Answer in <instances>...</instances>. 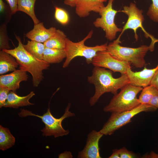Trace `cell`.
I'll return each mask as SVG.
<instances>
[{
    "label": "cell",
    "mask_w": 158,
    "mask_h": 158,
    "mask_svg": "<svg viewBox=\"0 0 158 158\" xmlns=\"http://www.w3.org/2000/svg\"><path fill=\"white\" fill-rule=\"evenodd\" d=\"M87 80L89 83L94 85L95 89L94 95L89 101L91 106L94 105L104 93L110 92L115 95L117 93L118 90L130 83L126 74L115 78L111 71L98 66L93 68L92 75L87 77Z\"/></svg>",
    "instance_id": "6da1fadb"
},
{
    "label": "cell",
    "mask_w": 158,
    "mask_h": 158,
    "mask_svg": "<svg viewBox=\"0 0 158 158\" xmlns=\"http://www.w3.org/2000/svg\"><path fill=\"white\" fill-rule=\"evenodd\" d=\"M18 42L17 47L13 49L3 50L13 56L19 64V68L29 73L32 77L34 87H37L44 78L43 71L48 69L50 64L38 59L24 48L20 38L15 35Z\"/></svg>",
    "instance_id": "7a4b0ae2"
},
{
    "label": "cell",
    "mask_w": 158,
    "mask_h": 158,
    "mask_svg": "<svg viewBox=\"0 0 158 158\" xmlns=\"http://www.w3.org/2000/svg\"><path fill=\"white\" fill-rule=\"evenodd\" d=\"M71 103H68L66 107L63 115L59 118L54 117L51 114L49 107L47 111L42 116L32 113L28 110L21 109L18 115L20 117L32 116L40 118L45 125V127L41 130L43 136H54L55 138L68 135L69 130L64 129L62 125L63 121L65 118L75 116V113L69 111Z\"/></svg>",
    "instance_id": "3957f363"
},
{
    "label": "cell",
    "mask_w": 158,
    "mask_h": 158,
    "mask_svg": "<svg viewBox=\"0 0 158 158\" xmlns=\"http://www.w3.org/2000/svg\"><path fill=\"white\" fill-rule=\"evenodd\" d=\"M142 87L128 84L114 95L109 103L103 108L106 112L120 113L131 110L140 104L137 98Z\"/></svg>",
    "instance_id": "277c9868"
},
{
    "label": "cell",
    "mask_w": 158,
    "mask_h": 158,
    "mask_svg": "<svg viewBox=\"0 0 158 158\" xmlns=\"http://www.w3.org/2000/svg\"><path fill=\"white\" fill-rule=\"evenodd\" d=\"M93 33V31L91 30L83 40L77 42H73L66 38L65 48L66 57L63 65V68L67 67L71 61L75 57L78 56L85 57L87 64L92 63L93 58L98 52L107 50V43L94 47H88L85 45V42L92 37Z\"/></svg>",
    "instance_id": "5b68a950"
},
{
    "label": "cell",
    "mask_w": 158,
    "mask_h": 158,
    "mask_svg": "<svg viewBox=\"0 0 158 158\" xmlns=\"http://www.w3.org/2000/svg\"><path fill=\"white\" fill-rule=\"evenodd\" d=\"M120 43V40L117 39L107 45V50L118 59L129 62L136 68L145 66V57L149 50V46L142 45L137 48H130L121 46Z\"/></svg>",
    "instance_id": "8992f818"
},
{
    "label": "cell",
    "mask_w": 158,
    "mask_h": 158,
    "mask_svg": "<svg viewBox=\"0 0 158 158\" xmlns=\"http://www.w3.org/2000/svg\"><path fill=\"white\" fill-rule=\"evenodd\" d=\"M157 108L150 104H140L135 108L120 113H112L99 131L104 135H111L116 130L131 122V119L143 112H153Z\"/></svg>",
    "instance_id": "52a82bcc"
},
{
    "label": "cell",
    "mask_w": 158,
    "mask_h": 158,
    "mask_svg": "<svg viewBox=\"0 0 158 158\" xmlns=\"http://www.w3.org/2000/svg\"><path fill=\"white\" fill-rule=\"evenodd\" d=\"M121 11L127 15L128 18L117 39L120 40L121 36L125 30L131 29L134 31L135 38L137 41L138 36L136 33L137 30L139 28H140L144 33L145 37L146 38L150 37L151 39V42L149 46V50L153 51L154 50L155 44L158 42V39L155 38L153 36L148 33L143 28L142 24L144 19L142 15V10L138 9L135 4L131 3L129 6H124L123 10Z\"/></svg>",
    "instance_id": "ba28073f"
},
{
    "label": "cell",
    "mask_w": 158,
    "mask_h": 158,
    "mask_svg": "<svg viewBox=\"0 0 158 158\" xmlns=\"http://www.w3.org/2000/svg\"><path fill=\"white\" fill-rule=\"evenodd\" d=\"M114 0H109L107 5L101 8L99 13L101 17L97 18L93 23L95 27L104 30L105 37L110 40L114 39L117 33L121 32L122 30V28H118L115 23V16L118 11L113 8Z\"/></svg>",
    "instance_id": "9c48e42d"
},
{
    "label": "cell",
    "mask_w": 158,
    "mask_h": 158,
    "mask_svg": "<svg viewBox=\"0 0 158 158\" xmlns=\"http://www.w3.org/2000/svg\"><path fill=\"white\" fill-rule=\"evenodd\" d=\"M92 63L94 66L107 68L114 72L121 74H126L131 63L120 60L112 55L107 50L98 52L93 58Z\"/></svg>",
    "instance_id": "30bf717a"
},
{
    "label": "cell",
    "mask_w": 158,
    "mask_h": 158,
    "mask_svg": "<svg viewBox=\"0 0 158 158\" xmlns=\"http://www.w3.org/2000/svg\"><path fill=\"white\" fill-rule=\"evenodd\" d=\"M104 135L100 131L93 130L87 136L86 144L83 150L78 152V158H100L99 141Z\"/></svg>",
    "instance_id": "8fae6325"
},
{
    "label": "cell",
    "mask_w": 158,
    "mask_h": 158,
    "mask_svg": "<svg viewBox=\"0 0 158 158\" xmlns=\"http://www.w3.org/2000/svg\"><path fill=\"white\" fill-rule=\"evenodd\" d=\"M158 68V65L152 69H147L145 66L141 71L134 72L130 67L127 69L126 74L130 84L134 86L144 87L150 85L152 79Z\"/></svg>",
    "instance_id": "7c38bea8"
},
{
    "label": "cell",
    "mask_w": 158,
    "mask_h": 158,
    "mask_svg": "<svg viewBox=\"0 0 158 158\" xmlns=\"http://www.w3.org/2000/svg\"><path fill=\"white\" fill-rule=\"evenodd\" d=\"M28 78L27 72L20 69L11 73L0 76V87H6L10 91L16 92L20 87V83L28 80Z\"/></svg>",
    "instance_id": "4fadbf2b"
},
{
    "label": "cell",
    "mask_w": 158,
    "mask_h": 158,
    "mask_svg": "<svg viewBox=\"0 0 158 158\" xmlns=\"http://www.w3.org/2000/svg\"><path fill=\"white\" fill-rule=\"evenodd\" d=\"M107 0H77L75 12L80 18H85L93 11L99 13L101 8L104 6V2Z\"/></svg>",
    "instance_id": "5bb4252c"
},
{
    "label": "cell",
    "mask_w": 158,
    "mask_h": 158,
    "mask_svg": "<svg viewBox=\"0 0 158 158\" xmlns=\"http://www.w3.org/2000/svg\"><path fill=\"white\" fill-rule=\"evenodd\" d=\"M57 29L54 27L47 29L43 22L34 25L33 28L25 34L31 40L44 43L56 33Z\"/></svg>",
    "instance_id": "9a60e30c"
},
{
    "label": "cell",
    "mask_w": 158,
    "mask_h": 158,
    "mask_svg": "<svg viewBox=\"0 0 158 158\" xmlns=\"http://www.w3.org/2000/svg\"><path fill=\"white\" fill-rule=\"evenodd\" d=\"M35 95L34 92L32 91L27 95L21 97L18 95L16 92L11 91L4 107L17 109L19 107L34 105L29 102V100Z\"/></svg>",
    "instance_id": "2e32d148"
},
{
    "label": "cell",
    "mask_w": 158,
    "mask_h": 158,
    "mask_svg": "<svg viewBox=\"0 0 158 158\" xmlns=\"http://www.w3.org/2000/svg\"><path fill=\"white\" fill-rule=\"evenodd\" d=\"M19 66V64L13 56L3 50L0 51L1 75L16 70Z\"/></svg>",
    "instance_id": "e0dca14e"
},
{
    "label": "cell",
    "mask_w": 158,
    "mask_h": 158,
    "mask_svg": "<svg viewBox=\"0 0 158 158\" xmlns=\"http://www.w3.org/2000/svg\"><path fill=\"white\" fill-rule=\"evenodd\" d=\"M66 57L64 49H56L45 47L43 60L50 64L59 63Z\"/></svg>",
    "instance_id": "ac0fdd59"
},
{
    "label": "cell",
    "mask_w": 158,
    "mask_h": 158,
    "mask_svg": "<svg viewBox=\"0 0 158 158\" xmlns=\"http://www.w3.org/2000/svg\"><path fill=\"white\" fill-rule=\"evenodd\" d=\"M66 36L64 32L57 29L55 34L44 44L45 47L56 49H64Z\"/></svg>",
    "instance_id": "d6986e66"
},
{
    "label": "cell",
    "mask_w": 158,
    "mask_h": 158,
    "mask_svg": "<svg viewBox=\"0 0 158 158\" xmlns=\"http://www.w3.org/2000/svg\"><path fill=\"white\" fill-rule=\"evenodd\" d=\"M36 0H17L18 11L25 13L32 20L34 25L40 22L35 12V5Z\"/></svg>",
    "instance_id": "ffe728a7"
},
{
    "label": "cell",
    "mask_w": 158,
    "mask_h": 158,
    "mask_svg": "<svg viewBox=\"0 0 158 158\" xmlns=\"http://www.w3.org/2000/svg\"><path fill=\"white\" fill-rule=\"evenodd\" d=\"M15 142V138L9 129L0 125V150L3 151L12 147Z\"/></svg>",
    "instance_id": "44dd1931"
},
{
    "label": "cell",
    "mask_w": 158,
    "mask_h": 158,
    "mask_svg": "<svg viewBox=\"0 0 158 158\" xmlns=\"http://www.w3.org/2000/svg\"><path fill=\"white\" fill-rule=\"evenodd\" d=\"M25 49L37 59L43 60V53L45 48L44 43L32 40H28L23 44Z\"/></svg>",
    "instance_id": "7402d4cb"
},
{
    "label": "cell",
    "mask_w": 158,
    "mask_h": 158,
    "mask_svg": "<svg viewBox=\"0 0 158 158\" xmlns=\"http://www.w3.org/2000/svg\"><path fill=\"white\" fill-rule=\"evenodd\" d=\"M157 95V89L154 86L150 85L142 88L138 99L140 104H150L152 98Z\"/></svg>",
    "instance_id": "603a6c76"
},
{
    "label": "cell",
    "mask_w": 158,
    "mask_h": 158,
    "mask_svg": "<svg viewBox=\"0 0 158 158\" xmlns=\"http://www.w3.org/2000/svg\"><path fill=\"white\" fill-rule=\"evenodd\" d=\"M11 39L8 37L6 25L4 24L0 26V50L11 49L9 41Z\"/></svg>",
    "instance_id": "cb8c5ba5"
},
{
    "label": "cell",
    "mask_w": 158,
    "mask_h": 158,
    "mask_svg": "<svg viewBox=\"0 0 158 158\" xmlns=\"http://www.w3.org/2000/svg\"><path fill=\"white\" fill-rule=\"evenodd\" d=\"M54 16L56 20L63 25L68 24L69 21V16L67 12L63 9L55 7Z\"/></svg>",
    "instance_id": "d4e9b609"
},
{
    "label": "cell",
    "mask_w": 158,
    "mask_h": 158,
    "mask_svg": "<svg viewBox=\"0 0 158 158\" xmlns=\"http://www.w3.org/2000/svg\"><path fill=\"white\" fill-rule=\"evenodd\" d=\"M147 15L154 21L158 22V0H152Z\"/></svg>",
    "instance_id": "484cf974"
},
{
    "label": "cell",
    "mask_w": 158,
    "mask_h": 158,
    "mask_svg": "<svg viewBox=\"0 0 158 158\" xmlns=\"http://www.w3.org/2000/svg\"><path fill=\"white\" fill-rule=\"evenodd\" d=\"M11 91L8 88L3 87H0V108L5 106L8 94Z\"/></svg>",
    "instance_id": "4316f807"
},
{
    "label": "cell",
    "mask_w": 158,
    "mask_h": 158,
    "mask_svg": "<svg viewBox=\"0 0 158 158\" xmlns=\"http://www.w3.org/2000/svg\"><path fill=\"white\" fill-rule=\"evenodd\" d=\"M120 158H134L138 157L136 154L128 150L125 147L118 150Z\"/></svg>",
    "instance_id": "83f0119b"
},
{
    "label": "cell",
    "mask_w": 158,
    "mask_h": 158,
    "mask_svg": "<svg viewBox=\"0 0 158 158\" xmlns=\"http://www.w3.org/2000/svg\"><path fill=\"white\" fill-rule=\"evenodd\" d=\"M10 8L11 15L15 14L17 10V0H5Z\"/></svg>",
    "instance_id": "f1b7e54d"
},
{
    "label": "cell",
    "mask_w": 158,
    "mask_h": 158,
    "mask_svg": "<svg viewBox=\"0 0 158 158\" xmlns=\"http://www.w3.org/2000/svg\"><path fill=\"white\" fill-rule=\"evenodd\" d=\"M150 85L154 86L158 90V68L152 79Z\"/></svg>",
    "instance_id": "f546056e"
},
{
    "label": "cell",
    "mask_w": 158,
    "mask_h": 158,
    "mask_svg": "<svg viewBox=\"0 0 158 158\" xmlns=\"http://www.w3.org/2000/svg\"><path fill=\"white\" fill-rule=\"evenodd\" d=\"M73 156L70 151H66L60 154L58 156L59 158H72Z\"/></svg>",
    "instance_id": "4dcf8cb0"
},
{
    "label": "cell",
    "mask_w": 158,
    "mask_h": 158,
    "mask_svg": "<svg viewBox=\"0 0 158 158\" xmlns=\"http://www.w3.org/2000/svg\"><path fill=\"white\" fill-rule=\"evenodd\" d=\"M149 104L158 108V95L153 97L151 100Z\"/></svg>",
    "instance_id": "1f68e13d"
},
{
    "label": "cell",
    "mask_w": 158,
    "mask_h": 158,
    "mask_svg": "<svg viewBox=\"0 0 158 158\" xmlns=\"http://www.w3.org/2000/svg\"><path fill=\"white\" fill-rule=\"evenodd\" d=\"M77 0H64V4L71 7H75Z\"/></svg>",
    "instance_id": "d6a6232c"
},
{
    "label": "cell",
    "mask_w": 158,
    "mask_h": 158,
    "mask_svg": "<svg viewBox=\"0 0 158 158\" xmlns=\"http://www.w3.org/2000/svg\"><path fill=\"white\" fill-rule=\"evenodd\" d=\"M109 158H120L118 150L115 149L113 150V153L109 156Z\"/></svg>",
    "instance_id": "836d02e7"
},
{
    "label": "cell",
    "mask_w": 158,
    "mask_h": 158,
    "mask_svg": "<svg viewBox=\"0 0 158 158\" xmlns=\"http://www.w3.org/2000/svg\"><path fill=\"white\" fill-rule=\"evenodd\" d=\"M144 158H158V154H157L153 152H151L149 154L145 155L143 156Z\"/></svg>",
    "instance_id": "e575fe53"
},
{
    "label": "cell",
    "mask_w": 158,
    "mask_h": 158,
    "mask_svg": "<svg viewBox=\"0 0 158 158\" xmlns=\"http://www.w3.org/2000/svg\"><path fill=\"white\" fill-rule=\"evenodd\" d=\"M5 4L3 0H0V12L2 13L4 11L5 9Z\"/></svg>",
    "instance_id": "d590c367"
}]
</instances>
